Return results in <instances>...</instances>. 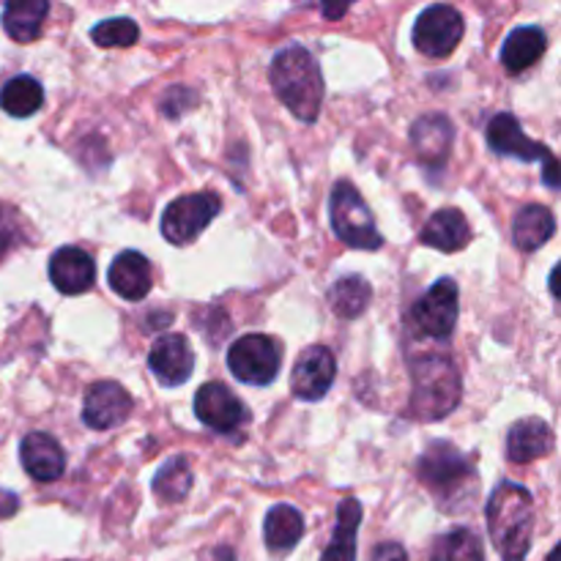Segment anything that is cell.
I'll return each instance as SVG.
<instances>
[{
    "instance_id": "obj_1",
    "label": "cell",
    "mask_w": 561,
    "mask_h": 561,
    "mask_svg": "<svg viewBox=\"0 0 561 561\" xmlns=\"http://www.w3.org/2000/svg\"><path fill=\"white\" fill-rule=\"evenodd\" d=\"M274 93L279 102L290 110L299 121L312 124L321 115L323 104V75L312 53L301 44L279 49L268 71Z\"/></svg>"
},
{
    "instance_id": "obj_2",
    "label": "cell",
    "mask_w": 561,
    "mask_h": 561,
    "mask_svg": "<svg viewBox=\"0 0 561 561\" xmlns=\"http://www.w3.org/2000/svg\"><path fill=\"white\" fill-rule=\"evenodd\" d=\"M488 531L502 561H526L535 535V499L515 482H502L488 499Z\"/></svg>"
},
{
    "instance_id": "obj_3",
    "label": "cell",
    "mask_w": 561,
    "mask_h": 561,
    "mask_svg": "<svg viewBox=\"0 0 561 561\" xmlns=\"http://www.w3.org/2000/svg\"><path fill=\"white\" fill-rule=\"evenodd\" d=\"M411 414L422 422H436L453 414L460 403V373L442 354L411 362Z\"/></svg>"
},
{
    "instance_id": "obj_4",
    "label": "cell",
    "mask_w": 561,
    "mask_h": 561,
    "mask_svg": "<svg viewBox=\"0 0 561 561\" xmlns=\"http://www.w3.org/2000/svg\"><path fill=\"white\" fill-rule=\"evenodd\" d=\"M416 474H420L422 485L442 504L460 502L463 496L477 493L474 463H471L469 455H463L449 442H433L422 453Z\"/></svg>"
},
{
    "instance_id": "obj_5",
    "label": "cell",
    "mask_w": 561,
    "mask_h": 561,
    "mask_svg": "<svg viewBox=\"0 0 561 561\" xmlns=\"http://www.w3.org/2000/svg\"><path fill=\"white\" fill-rule=\"evenodd\" d=\"M329 217H332V228L337 239L345 247L354 250H378L383 244L381 230L373 222V214L367 208L365 197L359 195L351 181H337L332 190V201H329Z\"/></svg>"
},
{
    "instance_id": "obj_6",
    "label": "cell",
    "mask_w": 561,
    "mask_h": 561,
    "mask_svg": "<svg viewBox=\"0 0 561 561\" xmlns=\"http://www.w3.org/2000/svg\"><path fill=\"white\" fill-rule=\"evenodd\" d=\"M488 146L499 157H513L520 162H546V184L551 190H559V164L551 148L542 142L531 140L524 131L520 121L510 113H499L488 121Z\"/></svg>"
},
{
    "instance_id": "obj_7",
    "label": "cell",
    "mask_w": 561,
    "mask_h": 561,
    "mask_svg": "<svg viewBox=\"0 0 561 561\" xmlns=\"http://www.w3.org/2000/svg\"><path fill=\"white\" fill-rule=\"evenodd\" d=\"M283 365V351L266 334H244L228 351V367L241 383L268 387Z\"/></svg>"
},
{
    "instance_id": "obj_8",
    "label": "cell",
    "mask_w": 561,
    "mask_h": 561,
    "mask_svg": "<svg viewBox=\"0 0 561 561\" xmlns=\"http://www.w3.org/2000/svg\"><path fill=\"white\" fill-rule=\"evenodd\" d=\"M222 211V201L214 192H195V195L175 197L162 214V236L175 247L195 241L211 219Z\"/></svg>"
},
{
    "instance_id": "obj_9",
    "label": "cell",
    "mask_w": 561,
    "mask_h": 561,
    "mask_svg": "<svg viewBox=\"0 0 561 561\" xmlns=\"http://www.w3.org/2000/svg\"><path fill=\"white\" fill-rule=\"evenodd\" d=\"M466 33L463 14L458 9L447 3L431 5V9L422 11L414 22V47L420 49L427 58H447L455 53V47L460 44Z\"/></svg>"
},
{
    "instance_id": "obj_10",
    "label": "cell",
    "mask_w": 561,
    "mask_h": 561,
    "mask_svg": "<svg viewBox=\"0 0 561 561\" xmlns=\"http://www.w3.org/2000/svg\"><path fill=\"white\" fill-rule=\"evenodd\" d=\"M458 323V285L442 277L411 310V327L431 340H449Z\"/></svg>"
},
{
    "instance_id": "obj_11",
    "label": "cell",
    "mask_w": 561,
    "mask_h": 561,
    "mask_svg": "<svg viewBox=\"0 0 561 561\" xmlns=\"http://www.w3.org/2000/svg\"><path fill=\"white\" fill-rule=\"evenodd\" d=\"M195 416L222 436H236L250 422V409L225 383H203L195 394Z\"/></svg>"
},
{
    "instance_id": "obj_12",
    "label": "cell",
    "mask_w": 561,
    "mask_h": 561,
    "mask_svg": "<svg viewBox=\"0 0 561 561\" xmlns=\"http://www.w3.org/2000/svg\"><path fill=\"white\" fill-rule=\"evenodd\" d=\"M334 376H337V362L334 354L323 345H312L296 359L294 373H290V389L299 400L316 403L332 389Z\"/></svg>"
},
{
    "instance_id": "obj_13",
    "label": "cell",
    "mask_w": 561,
    "mask_h": 561,
    "mask_svg": "<svg viewBox=\"0 0 561 561\" xmlns=\"http://www.w3.org/2000/svg\"><path fill=\"white\" fill-rule=\"evenodd\" d=\"M131 409H135V400L121 383L96 381L88 389L85 403H82V422L91 431H110L126 422Z\"/></svg>"
},
{
    "instance_id": "obj_14",
    "label": "cell",
    "mask_w": 561,
    "mask_h": 561,
    "mask_svg": "<svg viewBox=\"0 0 561 561\" xmlns=\"http://www.w3.org/2000/svg\"><path fill=\"white\" fill-rule=\"evenodd\" d=\"M148 367H151V373L157 376V381L162 383V387H181V383H186V378L192 376L195 354H192L184 334L170 332L162 334V337L151 345Z\"/></svg>"
},
{
    "instance_id": "obj_15",
    "label": "cell",
    "mask_w": 561,
    "mask_h": 561,
    "mask_svg": "<svg viewBox=\"0 0 561 561\" xmlns=\"http://www.w3.org/2000/svg\"><path fill=\"white\" fill-rule=\"evenodd\" d=\"M49 283L66 296H80L96 283V263L80 247H60L49 257Z\"/></svg>"
},
{
    "instance_id": "obj_16",
    "label": "cell",
    "mask_w": 561,
    "mask_h": 561,
    "mask_svg": "<svg viewBox=\"0 0 561 561\" xmlns=\"http://www.w3.org/2000/svg\"><path fill=\"white\" fill-rule=\"evenodd\" d=\"M455 142V129L447 115H422L411 126V146L425 168H442L449 159Z\"/></svg>"
},
{
    "instance_id": "obj_17",
    "label": "cell",
    "mask_w": 561,
    "mask_h": 561,
    "mask_svg": "<svg viewBox=\"0 0 561 561\" xmlns=\"http://www.w3.org/2000/svg\"><path fill=\"white\" fill-rule=\"evenodd\" d=\"M22 469L36 482H55L66 471V453L49 433H31L20 444Z\"/></svg>"
},
{
    "instance_id": "obj_18",
    "label": "cell",
    "mask_w": 561,
    "mask_h": 561,
    "mask_svg": "<svg viewBox=\"0 0 561 561\" xmlns=\"http://www.w3.org/2000/svg\"><path fill=\"white\" fill-rule=\"evenodd\" d=\"M107 283L121 299L140 301L151 290V263L146 255L135 250L121 252L107 272Z\"/></svg>"
},
{
    "instance_id": "obj_19",
    "label": "cell",
    "mask_w": 561,
    "mask_h": 561,
    "mask_svg": "<svg viewBox=\"0 0 561 561\" xmlns=\"http://www.w3.org/2000/svg\"><path fill=\"white\" fill-rule=\"evenodd\" d=\"M471 241V225L458 208H442L422 228V244L442 252L466 250Z\"/></svg>"
},
{
    "instance_id": "obj_20",
    "label": "cell",
    "mask_w": 561,
    "mask_h": 561,
    "mask_svg": "<svg viewBox=\"0 0 561 561\" xmlns=\"http://www.w3.org/2000/svg\"><path fill=\"white\" fill-rule=\"evenodd\" d=\"M553 449V431L542 420H520L510 427L507 458L513 463H531Z\"/></svg>"
},
{
    "instance_id": "obj_21",
    "label": "cell",
    "mask_w": 561,
    "mask_h": 561,
    "mask_svg": "<svg viewBox=\"0 0 561 561\" xmlns=\"http://www.w3.org/2000/svg\"><path fill=\"white\" fill-rule=\"evenodd\" d=\"M546 47H548V36L542 27L537 25L515 27L502 47V66L510 71V75H520V71L531 69V66L546 55Z\"/></svg>"
},
{
    "instance_id": "obj_22",
    "label": "cell",
    "mask_w": 561,
    "mask_h": 561,
    "mask_svg": "<svg viewBox=\"0 0 561 561\" xmlns=\"http://www.w3.org/2000/svg\"><path fill=\"white\" fill-rule=\"evenodd\" d=\"M305 535V518L290 504H277L268 510L266 524H263V540H266L272 553H288L294 551L296 542Z\"/></svg>"
},
{
    "instance_id": "obj_23",
    "label": "cell",
    "mask_w": 561,
    "mask_h": 561,
    "mask_svg": "<svg viewBox=\"0 0 561 561\" xmlns=\"http://www.w3.org/2000/svg\"><path fill=\"white\" fill-rule=\"evenodd\" d=\"M557 233V219L546 206H524L515 214L513 241L518 250L535 252Z\"/></svg>"
},
{
    "instance_id": "obj_24",
    "label": "cell",
    "mask_w": 561,
    "mask_h": 561,
    "mask_svg": "<svg viewBox=\"0 0 561 561\" xmlns=\"http://www.w3.org/2000/svg\"><path fill=\"white\" fill-rule=\"evenodd\" d=\"M362 524V504L356 499H345L337 504V526L321 561H356V531Z\"/></svg>"
},
{
    "instance_id": "obj_25",
    "label": "cell",
    "mask_w": 561,
    "mask_h": 561,
    "mask_svg": "<svg viewBox=\"0 0 561 561\" xmlns=\"http://www.w3.org/2000/svg\"><path fill=\"white\" fill-rule=\"evenodd\" d=\"M47 14V0H20V3H9L3 9V31L9 33L14 42L27 44L42 33Z\"/></svg>"
},
{
    "instance_id": "obj_26",
    "label": "cell",
    "mask_w": 561,
    "mask_h": 561,
    "mask_svg": "<svg viewBox=\"0 0 561 561\" xmlns=\"http://www.w3.org/2000/svg\"><path fill=\"white\" fill-rule=\"evenodd\" d=\"M44 104V88L36 77L20 75L9 80L0 91V107L14 118H31L42 110Z\"/></svg>"
},
{
    "instance_id": "obj_27",
    "label": "cell",
    "mask_w": 561,
    "mask_h": 561,
    "mask_svg": "<svg viewBox=\"0 0 561 561\" xmlns=\"http://www.w3.org/2000/svg\"><path fill=\"white\" fill-rule=\"evenodd\" d=\"M373 299V288L365 277L359 274H348V277L337 279L334 288L329 290V301H332V310L340 318H359L367 310Z\"/></svg>"
},
{
    "instance_id": "obj_28",
    "label": "cell",
    "mask_w": 561,
    "mask_h": 561,
    "mask_svg": "<svg viewBox=\"0 0 561 561\" xmlns=\"http://www.w3.org/2000/svg\"><path fill=\"white\" fill-rule=\"evenodd\" d=\"M431 561H485V551L474 531L453 529L433 542Z\"/></svg>"
},
{
    "instance_id": "obj_29",
    "label": "cell",
    "mask_w": 561,
    "mask_h": 561,
    "mask_svg": "<svg viewBox=\"0 0 561 561\" xmlns=\"http://www.w3.org/2000/svg\"><path fill=\"white\" fill-rule=\"evenodd\" d=\"M192 488V469L186 458H173L153 477V496L162 504L184 502Z\"/></svg>"
},
{
    "instance_id": "obj_30",
    "label": "cell",
    "mask_w": 561,
    "mask_h": 561,
    "mask_svg": "<svg viewBox=\"0 0 561 561\" xmlns=\"http://www.w3.org/2000/svg\"><path fill=\"white\" fill-rule=\"evenodd\" d=\"M91 38L99 47H131V44L140 38V27L137 22H131L129 16H113V20H104L99 25L91 27Z\"/></svg>"
},
{
    "instance_id": "obj_31",
    "label": "cell",
    "mask_w": 561,
    "mask_h": 561,
    "mask_svg": "<svg viewBox=\"0 0 561 561\" xmlns=\"http://www.w3.org/2000/svg\"><path fill=\"white\" fill-rule=\"evenodd\" d=\"M16 241H20V217H16L14 208L0 203V261L9 255Z\"/></svg>"
},
{
    "instance_id": "obj_32",
    "label": "cell",
    "mask_w": 561,
    "mask_h": 561,
    "mask_svg": "<svg viewBox=\"0 0 561 561\" xmlns=\"http://www.w3.org/2000/svg\"><path fill=\"white\" fill-rule=\"evenodd\" d=\"M370 561H409V557H405L403 546H398V542H383V546L376 548Z\"/></svg>"
},
{
    "instance_id": "obj_33",
    "label": "cell",
    "mask_w": 561,
    "mask_h": 561,
    "mask_svg": "<svg viewBox=\"0 0 561 561\" xmlns=\"http://www.w3.org/2000/svg\"><path fill=\"white\" fill-rule=\"evenodd\" d=\"M16 496L9 491H0V518H9L11 513H16Z\"/></svg>"
},
{
    "instance_id": "obj_34",
    "label": "cell",
    "mask_w": 561,
    "mask_h": 561,
    "mask_svg": "<svg viewBox=\"0 0 561 561\" xmlns=\"http://www.w3.org/2000/svg\"><path fill=\"white\" fill-rule=\"evenodd\" d=\"M345 11H348V5H337V9L334 5H323V14L327 16H343Z\"/></svg>"
},
{
    "instance_id": "obj_35",
    "label": "cell",
    "mask_w": 561,
    "mask_h": 561,
    "mask_svg": "<svg viewBox=\"0 0 561 561\" xmlns=\"http://www.w3.org/2000/svg\"><path fill=\"white\" fill-rule=\"evenodd\" d=\"M559 559H561V548L557 546V548H553L551 553H548V559H546V561H559Z\"/></svg>"
}]
</instances>
